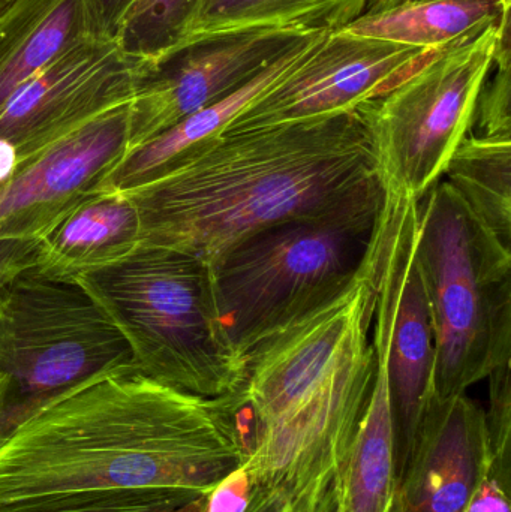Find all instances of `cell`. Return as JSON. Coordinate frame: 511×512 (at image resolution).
I'll return each mask as SVG.
<instances>
[{
  "label": "cell",
  "mask_w": 511,
  "mask_h": 512,
  "mask_svg": "<svg viewBox=\"0 0 511 512\" xmlns=\"http://www.w3.org/2000/svg\"><path fill=\"white\" fill-rule=\"evenodd\" d=\"M243 408V390L201 397L137 370L92 376L0 435V505L95 492L207 496L245 462Z\"/></svg>",
  "instance_id": "obj_1"
},
{
  "label": "cell",
  "mask_w": 511,
  "mask_h": 512,
  "mask_svg": "<svg viewBox=\"0 0 511 512\" xmlns=\"http://www.w3.org/2000/svg\"><path fill=\"white\" fill-rule=\"evenodd\" d=\"M381 183L359 111L221 131L125 192L141 248L212 267L252 234L342 203Z\"/></svg>",
  "instance_id": "obj_2"
},
{
  "label": "cell",
  "mask_w": 511,
  "mask_h": 512,
  "mask_svg": "<svg viewBox=\"0 0 511 512\" xmlns=\"http://www.w3.org/2000/svg\"><path fill=\"white\" fill-rule=\"evenodd\" d=\"M378 230L350 285L246 358V459L254 487L336 472L368 406Z\"/></svg>",
  "instance_id": "obj_3"
},
{
  "label": "cell",
  "mask_w": 511,
  "mask_h": 512,
  "mask_svg": "<svg viewBox=\"0 0 511 512\" xmlns=\"http://www.w3.org/2000/svg\"><path fill=\"white\" fill-rule=\"evenodd\" d=\"M383 203L377 183L252 234L210 267L225 333L245 360L350 285L374 248Z\"/></svg>",
  "instance_id": "obj_4"
},
{
  "label": "cell",
  "mask_w": 511,
  "mask_h": 512,
  "mask_svg": "<svg viewBox=\"0 0 511 512\" xmlns=\"http://www.w3.org/2000/svg\"><path fill=\"white\" fill-rule=\"evenodd\" d=\"M75 283L116 325L141 375L201 397L242 390L246 360L225 333L212 268L200 259L140 248Z\"/></svg>",
  "instance_id": "obj_5"
},
{
  "label": "cell",
  "mask_w": 511,
  "mask_h": 512,
  "mask_svg": "<svg viewBox=\"0 0 511 512\" xmlns=\"http://www.w3.org/2000/svg\"><path fill=\"white\" fill-rule=\"evenodd\" d=\"M416 258L434 330L435 396L467 393L511 361V246L440 180L419 201Z\"/></svg>",
  "instance_id": "obj_6"
},
{
  "label": "cell",
  "mask_w": 511,
  "mask_h": 512,
  "mask_svg": "<svg viewBox=\"0 0 511 512\" xmlns=\"http://www.w3.org/2000/svg\"><path fill=\"white\" fill-rule=\"evenodd\" d=\"M500 21L434 51L392 89L356 107L384 189L420 201L443 180L473 129L477 99L497 56Z\"/></svg>",
  "instance_id": "obj_7"
},
{
  "label": "cell",
  "mask_w": 511,
  "mask_h": 512,
  "mask_svg": "<svg viewBox=\"0 0 511 512\" xmlns=\"http://www.w3.org/2000/svg\"><path fill=\"white\" fill-rule=\"evenodd\" d=\"M117 370H137L131 349L77 283L29 270L2 289L0 376L8 394L0 435L57 394Z\"/></svg>",
  "instance_id": "obj_8"
},
{
  "label": "cell",
  "mask_w": 511,
  "mask_h": 512,
  "mask_svg": "<svg viewBox=\"0 0 511 512\" xmlns=\"http://www.w3.org/2000/svg\"><path fill=\"white\" fill-rule=\"evenodd\" d=\"M149 69L114 41L87 38L30 80L0 113V141L17 167L90 120L134 98Z\"/></svg>",
  "instance_id": "obj_9"
},
{
  "label": "cell",
  "mask_w": 511,
  "mask_h": 512,
  "mask_svg": "<svg viewBox=\"0 0 511 512\" xmlns=\"http://www.w3.org/2000/svg\"><path fill=\"white\" fill-rule=\"evenodd\" d=\"M312 32L245 30L180 48L147 72L129 102V152L230 95Z\"/></svg>",
  "instance_id": "obj_10"
},
{
  "label": "cell",
  "mask_w": 511,
  "mask_h": 512,
  "mask_svg": "<svg viewBox=\"0 0 511 512\" xmlns=\"http://www.w3.org/2000/svg\"><path fill=\"white\" fill-rule=\"evenodd\" d=\"M434 50L335 30L278 86L255 99L224 131L302 122L356 110L407 77Z\"/></svg>",
  "instance_id": "obj_11"
},
{
  "label": "cell",
  "mask_w": 511,
  "mask_h": 512,
  "mask_svg": "<svg viewBox=\"0 0 511 512\" xmlns=\"http://www.w3.org/2000/svg\"><path fill=\"white\" fill-rule=\"evenodd\" d=\"M129 102L75 129L0 182V240L41 239L102 188L129 152Z\"/></svg>",
  "instance_id": "obj_12"
},
{
  "label": "cell",
  "mask_w": 511,
  "mask_h": 512,
  "mask_svg": "<svg viewBox=\"0 0 511 512\" xmlns=\"http://www.w3.org/2000/svg\"><path fill=\"white\" fill-rule=\"evenodd\" d=\"M417 222L419 201L384 189V236L395 279L387 366L398 478L413 450L423 414L435 396L434 330L416 258Z\"/></svg>",
  "instance_id": "obj_13"
},
{
  "label": "cell",
  "mask_w": 511,
  "mask_h": 512,
  "mask_svg": "<svg viewBox=\"0 0 511 512\" xmlns=\"http://www.w3.org/2000/svg\"><path fill=\"white\" fill-rule=\"evenodd\" d=\"M492 468L485 409L467 393L434 396L398 478L402 512H464Z\"/></svg>",
  "instance_id": "obj_14"
},
{
  "label": "cell",
  "mask_w": 511,
  "mask_h": 512,
  "mask_svg": "<svg viewBox=\"0 0 511 512\" xmlns=\"http://www.w3.org/2000/svg\"><path fill=\"white\" fill-rule=\"evenodd\" d=\"M393 306L395 279L389 267H381L372 321L374 382L353 444L336 474L333 512H393L398 501L396 429L387 366Z\"/></svg>",
  "instance_id": "obj_15"
},
{
  "label": "cell",
  "mask_w": 511,
  "mask_h": 512,
  "mask_svg": "<svg viewBox=\"0 0 511 512\" xmlns=\"http://www.w3.org/2000/svg\"><path fill=\"white\" fill-rule=\"evenodd\" d=\"M141 248L140 216L123 191L101 188L38 240L36 273L75 283Z\"/></svg>",
  "instance_id": "obj_16"
},
{
  "label": "cell",
  "mask_w": 511,
  "mask_h": 512,
  "mask_svg": "<svg viewBox=\"0 0 511 512\" xmlns=\"http://www.w3.org/2000/svg\"><path fill=\"white\" fill-rule=\"evenodd\" d=\"M327 33L326 30L312 32L230 95L191 114L173 128L129 152L111 171L102 188L116 191L135 188L189 147L224 131L255 99L266 95L303 65Z\"/></svg>",
  "instance_id": "obj_17"
},
{
  "label": "cell",
  "mask_w": 511,
  "mask_h": 512,
  "mask_svg": "<svg viewBox=\"0 0 511 512\" xmlns=\"http://www.w3.org/2000/svg\"><path fill=\"white\" fill-rule=\"evenodd\" d=\"M87 38L81 0H14L0 9V113L18 90Z\"/></svg>",
  "instance_id": "obj_18"
},
{
  "label": "cell",
  "mask_w": 511,
  "mask_h": 512,
  "mask_svg": "<svg viewBox=\"0 0 511 512\" xmlns=\"http://www.w3.org/2000/svg\"><path fill=\"white\" fill-rule=\"evenodd\" d=\"M507 14L497 0H408L386 11L363 14L341 30L437 51L477 35Z\"/></svg>",
  "instance_id": "obj_19"
},
{
  "label": "cell",
  "mask_w": 511,
  "mask_h": 512,
  "mask_svg": "<svg viewBox=\"0 0 511 512\" xmlns=\"http://www.w3.org/2000/svg\"><path fill=\"white\" fill-rule=\"evenodd\" d=\"M371 0H198L182 47L254 29H344Z\"/></svg>",
  "instance_id": "obj_20"
},
{
  "label": "cell",
  "mask_w": 511,
  "mask_h": 512,
  "mask_svg": "<svg viewBox=\"0 0 511 512\" xmlns=\"http://www.w3.org/2000/svg\"><path fill=\"white\" fill-rule=\"evenodd\" d=\"M444 177L473 215L511 246V138L468 135Z\"/></svg>",
  "instance_id": "obj_21"
},
{
  "label": "cell",
  "mask_w": 511,
  "mask_h": 512,
  "mask_svg": "<svg viewBox=\"0 0 511 512\" xmlns=\"http://www.w3.org/2000/svg\"><path fill=\"white\" fill-rule=\"evenodd\" d=\"M198 0H135L117 30V48L152 71L185 41Z\"/></svg>",
  "instance_id": "obj_22"
},
{
  "label": "cell",
  "mask_w": 511,
  "mask_h": 512,
  "mask_svg": "<svg viewBox=\"0 0 511 512\" xmlns=\"http://www.w3.org/2000/svg\"><path fill=\"white\" fill-rule=\"evenodd\" d=\"M200 498L179 492H95L0 505V512H171Z\"/></svg>",
  "instance_id": "obj_23"
},
{
  "label": "cell",
  "mask_w": 511,
  "mask_h": 512,
  "mask_svg": "<svg viewBox=\"0 0 511 512\" xmlns=\"http://www.w3.org/2000/svg\"><path fill=\"white\" fill-rule=\"evenodd\" d=\"M500 29L494 68L477 99L473 128L482 137L511 138L510 14L501 18Z\"/></svg>",
  "instance_id": "obj_24"
},
{
  "label": "cell",
  "mask_w": 511,
  "mask_h": 512,
  "mask_svg": "<svg viewBox=\"0 0 511 512\" xmlns=\"http://www.w3.org/2000/svg\"><path fill=\"white\" fill-rule=\"evenodd\" d=\"M336 472L303 483L257 486L245 512H333Z\"/></svg>",
  "instance_id": "obj_25"
},
{
  "label": "cell",
  "mask_w": 511,
  "mask_h": 512,
  "mask_svg": "<svg viewBox=\"0 0 511 512\" xmlns=\"http://www.w3.org/2000/svg\"><path fill=\"white\" fill-rule=\"evenodd\" d=\"M489 379V408L485 411L491 450V472L510 486L511 361L498 366Z\"/></svg>",
  "instance_id": "obj_26"
},
{
  "label": "cell",
  "mask_w": 511,
  "mask_h": 512,
  "mask_svg": "<svg viewBox=\"0 0 511 512\" xmlns=\"http://www.w3.org/2000/svg\"><path fill=\"white\" fill-rule=\"evenodd\" d=\"M252 492L251 477L245 466H239L207 495L206 512H245Z\"/></svg>",
  "instance_id": "obj_27"
},
{
  "label": "cell",
  "mask_w": 511,
  "mask_h": 512,
  "mask_svg": "<svg viewBox=\"0 0 511 512\" xmlns=\"http://www.w3.org/2000/svg\"><path fill=\"white\" fill-rule=\"evenodd\" d=\"M90 38L114 41L123 18L135 0H81Z\"/></svg>",
  "instance_id": "obj_28"
},
{
  "label": "cell",
  "mask_w": 511,
  "mask_h": 512,
  "mask_svg": "<svg viewBox=\"0 0 511 512\" xmlns=\"http://www.w3.org/2000/svg\"><path fill=\"white\" fill-rule=\"evenodd\" d=\"M36 248L38 240H0V292L12 280L35 267Z\"/></svg>",
  "instance_id": "obj_29"
},
{
  "label": "cell",
  "mask_w": 511,
  "mask_h": 512,
  "mask_svg": "<svg viewBox=\"0 0 511 512\" xmlns=\"http://www.w3.org/2000/svg\"><path fill=\"white\" fill-rule=\"evenodd\" d=\"M464 512H510V486L489 471L474 490Z\"/></svg>",
  "instance_id": "obj_30"
},
{
  "label": "cell",
  "mask_w": 511,
  "mask_h": 512,
  "mask_svg": "<svg viewBox=\"0 0 511 512\" xmlns=\"http://www.w3.org/2000/svg\"><path fill=\"white\" fill-rule=\"evenodd\" d=\"M404 2H408V0H371V2H369L368 9H366V14L386 11V9L393 8V6Z\"/></svg>",
  "instance_id": "obj_31"
},
{
  "label": "cell",
  "mask_w": 511,
  "mask_h": 512,
  "mask_svg": "<svg viewBox=\"0 0 511 512\" xmlns=\"http://www.w3.org/2000/svg\"><path fill=\"white\" fill-rule=\"evenodd\" d=\"M206 499L207 496H200V498L194 499V501L188 502L183 507L171 512H206Z\"/></svg>",
  "instance_id": "obj_32"
},
{
  "label": "cell",
  "mask_w": 511,
  "mask_h": 512,
  "mask_svg": "<svg viewBox=\"0 0 511 512\" xmlns=\"http://www.w3.org/2000/svg\"><path fill=\"white\" fill-rule=\"evenodd\" d=\"M504 12L511 11V0H497Z\"/></svg>",
  "instance_id": "obj_33"
},
{
  "label": "cell",
  "mask_w": 511,
  "mask_h": 512,
  "mask_svg": "<svg viewBox=\"0 0 511 512\" xmlns=\"http://www.w3.org/2000/svg\"><path fill=\"white\" fill-rule=\"evenodd\" d=\"M14 2V0H0V9L5 8V6H8L9 3Z\"/></svg>",
  "instance_id": "obj_34"
},
{
  "label": "cell",
  "mask_w": 511,
  "mask_h": 512,
  "mask_svg": "<svg viewBox=\"0 0 511 512\" xmlns=\"http://www.w3.org/2000/svg\"><path fill=\"white\" fill-rule=\"evenodd\" d=\"M393 512H402L401 507H399V502L398 501H396L395 511H393Z\"/></svg>",
  "instance_id": "obj_35"
}]
</instances>
